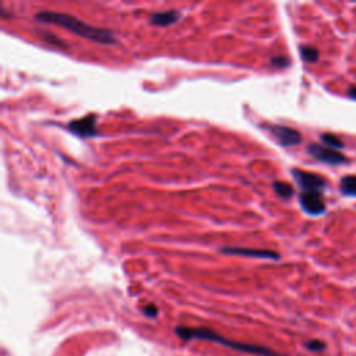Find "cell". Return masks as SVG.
Instances as JSON below:
<instances>
[{
    "label": "cell",
    "mask_w": 356,
    "mask_h": 356,
    "mask_svg": "<svg viewBox=\"0 0 356 356\" xmlns=\"http://www.w3.org/2000/svg\"><path fill=\"white\" fill-rule=\"evenodd\" d=\"M273 188H274L275 193L278 196H281L282 199H288L294 195V188L289 185L288 182H284V181H274L273 184Z\"/></svg>",
    "instance_id": "cell-11"
},
{
    "label": "cell",
    "mask_w": 356,
    "mask_h": 356,
    "mask_svg": "<svg viewBox=\"0 0 356 356\" xmlns=\"http://www.w3.org/2000/svg\"><path fill=\"white\" fill-rule=\"evenodd\" d=\"M340 191L345 196L356 198V176H345L340 182Z\"/></svg>",
    "instance_id": "cell-10"
},
{
    "label": "cell",
    "mask_w": 356,
    "mask_h": 356,
    "mask_svg": "<svg viewBox=\"0 0 356 356\" xmlns=\"http://www.w3.org/2000/svg\"><path fill=\"white\" fill-rule=\"evenodd\" d=\"M38 21L44 22V24H53L61 27L64 30L74 32L78 37L85 38L89 41H93L97 44H111L116 42V38L113 35V32L109 30H103V28H96L88 25L82 20H78L74 15L66 14V13H57V11H41L35 15Z\"/></svg>",
    "instance_id": "cell-1"
},
{
    "label": "cell",
    "mask_w": 356,
    "mask_h": 356,
    "mask_svg": "<svg viewBox=\"0 0 356 356\" xmlns=\"http://www.w3.org/2000/svg\"><path fill=\"white\" fill-rule=\"evenodd\" d=\"M176 334L178 337H181L182 340H206V341H213L225 345L230 348L238 349L241 352L246 354H252V355L260 356H280L278 354L273 352L271 349L259 347V345H252V344H241V342L228 341L227 338H224L222 335H219L215 331H212L210 328H195V327H176Z\"/></svg>",
    "instance_id": "cell-2"
},
{
    "label": "cell",
    "mask_w": 356,
    "mask_h": 356,
    "mask_svg": "<svg viewBox=\"0 0 356 356\" xmlns=\"http://www.w3.org/2000/svg\"><path fill=\"white\" fill-rule=\"evenodd\" d=\"M301 56L308 63H316L319 60V50L313 46H301Z\"/></svg>",
    "instance_id": "cell-12"
},
{
    "label": "cell",
    "mask_w": 356,
    "mask_h": 356,
    "mask_svg": "<svg viewBox=\"0 0 356 356\" xmlns=\"http://www.w3.org/2000/svg\"><path fill=\"white\" fill-rule=\"evenodd\" d=\"M178 18H179V13L177 10H166V11L153 13L150 15V24L156 27H169L177 22Z\"/></svg>",
    "instance_id": "cell-9"
},
{
    "label": "cell",
    "mask_w": 356,
    "mask_h": 356,
    "mask_svg": "<svg viewBox=\"0 0 356 356\" xmlns=\"http://www.w3.org/2000/svg\"><path fill=\"white\" fill-rule=\"evenodd\" d=\"M348 95L351 97H352V99H355V100H356V87H352V88H349Z\"/></svg>",
    "instance_id": "cell-16"
},
{
    "label": "cell",
    "mask_w": 356,
    "mask_h": 356,
    "mask_svg": "<svg viewBox=\"0 0 356 356\" xmlns=\"http://www.w3.org/2000/svg\"><path fill=\"white\" fill-rule=\"evenodd\" d=\"M96 114H87L81 119L73 120L71 123H68L67 128L81 138L95 136L96 135Z\"/></svg>",
    "instance_id": "cell-6"
},
{
    "label": "cell",
    "mask_w": 356,
    "mask_h": 356,
    "mask_svg": "<svg viewBox=\"0 0 356 356\" xmlns=\"http://www.w3.org/2000/svg\"><path fill=\"white\" fill-rule=\"evenodd\" d=\"M321 141H323V143L326 145L327 148L335 149V150L344 148V143H342L341 139L337 138L333 134H323L321 135Z\"/></svg>",
    "instance_id": "cell-13"
},
{
    "label": "cell",
    "mask_w": 356,
    "mask_h": 356,
    "mask_svg": "<svg viewBox=\"0 0 356 356\" xmlns=\"http://www.w3.org/2000/svg\"><path fill=\"white\" fill-rule=\"evenodd\" d=\"M299 203L308 215L317 216L326 210V203L319 192H302L299 196Z\"/></svg>",
    "instance_id": "cell-7"
},
{
    "label": "cell",
    "mask_w": 356,
    "mask_h": 356,
    "mask_svg": "<svg viewBox=\"0 0 356 356\" xmlns=\"http://www.w3.org/2000/svg\"><path fill=\"white\" fill-rule=\"evenodd\" d=\"M292 176L301 186L302 192H323V189L327 186V181L317 174L308 173L304 170H292Z\"/></svg>",
    "instance_id": "cell-4"
},
{
    "label": "cell",
    "mask_w": 356,
    "mask_h": 356,
    "mask_svg": "<svg viewBox=\"0 0 356 356\" xmlns=\"http://www.w3.org/2000/svg\"><path fill=\"white\" fill-rule=\"evenodd\" d=\"M289 59L285 57V56H274L271 59V64L274 67H278V68H285V67L289 66Z\"/></svg>",
    "instance_id": "cell-14"
},
{
    "label": "cell",
    "mask_w": 356,
    "mask_h": 356,
    "mask_svg": "<svg viewBox=\"0 0 356 356\" xmlns=\"http://www.w3.org/2000/svg\"><path fill=\"white\" fill-rule=\"evenodd\" d=\"M266 128L281 146H295L302 142V135L299 134V131L291 127L274 124V126H267Z\"/></svg>",
    "instance_id": "cell-5"
},
{
    "label": "cell",
    "mask_w": 356,
    "mask_h": 356,
    "mask_svg": "<svg viewBox=\"0 0 356 356\" xmlns=\"http://www.w3.org/2000/svg\"><path fill=\"white\" fill-rule=\"evenodd\" d=\"M143 313H145L148 317H156V316H157V308H156L155 305H152V304L145 305V308H143Z\"/></svg>",
    "instance_id": "cell-15"
},
{
    "label": "cell",
    "mask_w": 356,
    "mask_h": 356,
    "mask_svg": "<svg viewBox=\"0 0 356 356\" xmlns=\"http://www.w3.org/2000/svg\"><path fill=\"white\" fill-rule=\"evenodd\" d=\"M222 252L231 253V255H239V256H248V258H258V259H271L278 260L280 255L274 251L268 249H246V248H222Z\"/></svg>",
    "instance_id": "cell-8"
},
{
    "label": "cell",
    "mask_w": 356,
    "mask_h": 356,
    "mask_svg": "<svg viewBox=\"0 0 356 356\" xmlns=\"http://www.w3.org/2000/svg\"><path fill=\"white\" fill-rule=\"evenodd\" d=\"M308 153L313 156L316 160L323 162V163L330 164V166H340L348 162V159L345 156L340 153V150L327 148L324 145H317V143H311L308 146Z\"/></svg>",
    "instance_id": "cell-3"
}]
</instances>
